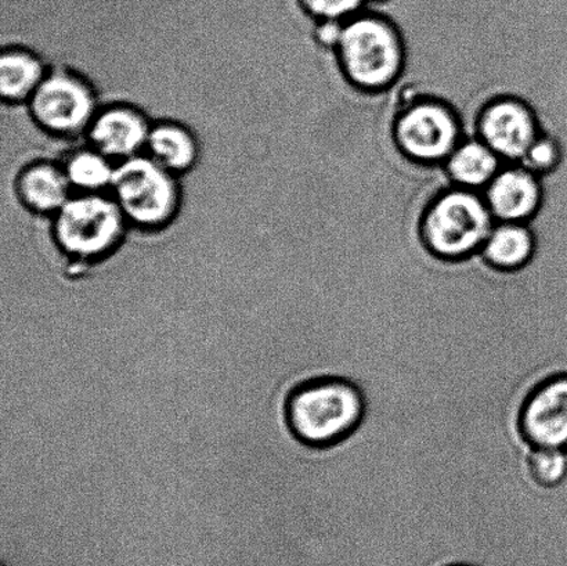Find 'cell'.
Wrapping results in <instances>:
<instances>
[{
    "label": "cell",
    "mask_w": 567,
    "mask_h": 566,
    "mask_svg": "<svg viewBox=\"0 0 567 566\" xmlns=\"http://www.w3.org/2000/svg\"><path fill=\"white\" fill-rule=\"evenodd\" d=\"M63 166L35 163L25 166L16 181V193L25 208L37 214H58L71 197Z\"/></svg>",
    "instance_id": "13"
},
{
    "label": "cell",
    "mask_w": 567,
    "mask_h": 566,
    "mask_svg": "<svg viewBox=\"0 0 567 566\" xmlns=\"http://www.w3.org/2000/svg\"><path fill=\"white\" fill-rule=\"evenodd\" d=\"M377 2H382V0H377Z\"/></svg>",
    "instance_id": "23"
},
{
    "label": "cell",
    "mask_w": 567,
    "mask_h": 566,
    "mask_svg": "<svg viewBox=\"0 0 567 566\" xmlns=\"http://www.w3.org/2000/svg\"><path fill=\"white\" fill-rule=\"evenodd\" d=\"M127 225L113 197L80 193L54 215L53 236L55 246L72 266L89 268L118 249Z\"/></svg>",
    "instance_id": "4"
},
{
    "label": "cell",
    "mask_w": 567,
    "mask_h": 566,
    "mask_svg": "<svg viewBox=\"0 0 567 566\" xmlns=\"http://www.w3.org/2000/svg\"><path fill=\"white\" fill-rule=\"evenodd\" d=\"M365 0H299L302 9L319 21H348L363 11Z\"/></svg>",
    "instance_id": "20"
},
{
    "label": "cell",
    "mask_w": 567,
    "mask_h": 566,
    "mask_svg": "<svg viewBox=\"0 0 567 566\" xmlns=\"http://www.w3.org/2000/svg\"><path fill=\"white\" fill-rule=\"evenodd\" d=\"M33 121L55 136L87 132L97 114V97L85 78L70 71L49 72L30 102Z\"/></svg>",
    "instance_id": "7"
},
{
    "label": "cell",
    "mask_w": 567,
    "mask_h": 566,
    "mask_svg": "<svg viewBox=\"0 0 567 566\" xmlns=\"http://www.w3.org/2000/svg\"><path fill=\"white\" fill-rule=\"evenodd\" d=\"M496 222L530 224L544 205L543 177L519 163H507L483 191Z\"/></svg>",
    "instance_id": "10"
},
{
    "label": "cell",
    "mask_w": 567,
    "mask_h": 566,
    "mask_svg": "<svg viewBox=\"0 0 567 566\" xmlns=\"http://www.w3.org/2000/svg\"><path fill=\"white\" fill-rule=\"evenodd\" d=\"M494 224L483 193L452 185L424 205L416 238L427 257L461 265L480 257Z\"/></svg>",
    "instance_id": "2"
},
{
    "label": "cell",
    "mask_w": 567,
    "mask_h": 566,
    "mask_svg": "<svg viewBox=\"0 0 567 566\" xmlns=\"http://www.w3.org/2000/svg\"><path fill=\"white\" fill-rule=\"evenodd\" d=\"M146 148L148 157L176 176L190 171L199 155L196 136L177 122H161L152 126Z\"/></svg>",
    "instance_id": "15"
},
{
    "label": "cell",
    "mask_w": 567,
    "mask_h": 566,
    "mask_svg": "<svg viewBox=\"0 0 567 566\" xmlns=\"http://www.w3.org/2000/svg\"><path fill=\"white\" fill-rule=\"evenodd\" d=\"M474 125L475 136L504 163H519L527 147L544 130L535 107L509 93L486 100L477 110Z\"/></svg>",
    "instance_id": "8"
},
{
    "label": "cell",
    "mask_w": 567,
    "mask_h": 566,
    "mask_svg": "<svg viewBox=\"0 0 567 566\" xmlns=\"http://www.w3.org/2000/svg\"><path fill=\"white\" fill-rule=\"evenodd\" d=\"M565 158L563 143L553 133L543 130L535 141L527 147L519 164L533 172V174L547 177L559 169Z\"/></svg>",
    "instance_id": "18"
},
{
    "label": "cell",
    "mask_w": 567,
    "mask_h": 566,
    "mask_svg": "<svg viewBox=\"0 0 567 566\" xmlns=\"http://www.w3.org/2000/svg\"><path fill=\"white\" fill-rule=\"evenodd\" d=\"M527 464L532 478L543 487H555L567 478V452L563 449L530 447Z\"/></svg>",
    "instance_id": "19"
},
{
    "label": "cell",
    "mask_w": 567,
    "mask_h": 566,
    "mask_svg": "<svg viewBox=\"0 0 567 566\" xmlns=\"http://www.w3.org/2000/svg\"><path fill=\"white\" fill-rule=\"evenodd\" d=\"M519 429L530 447L567 452V371L549 374L532 388L522 402Z\"/></svg>",
    "instance_id": "9"
},
{
    "label": "cell",
    "mask_w": 567,
    "mask_h": 566,
    "mask_svg": "<svg viewBox=\"0 0 567 566\" xmlns=\"http://www.w3.org/2000/svg\"><path fill=\"white\" fill-rule=\"evenodd\" d=\"M391 131L400 155L427 168L443 166L465 137L458 111L431 94L405 102L394 114Z\"/></svg>",
    "instance_id": "5"
},
{
    "label": "cell",
    "mask_w": 567,
    "mask_h": 566,
    "mask_svg": "<svg viewBox=\"0 0 567 566\" xmlns=\"http://www.w3.org/2000/svg\"><path fill=\"white\" fill-rule=\"evenodd\" d=\"M49 72L43 61L30 50L10 48L0 59V93L6 103L30 102Z\"/></svg>",
    "instance_id": "16"
},
{
    "label": "cell",
    "mask_w": 567,
    "mask_h": 566,
    "mask_svg": "<svg viewBox=\"0 0 567 566\" xmlns=\"http://www.w3.org/2000/svg\"><path fill=\"white\" fill-rule=\"evenodd\" d=\"M344 22L341 21H319L317 22L315 38L321 48L327 50L337 49L339 39H341Z\"/></svg>",
    "instance_id": "21"
},
{
    "label": "cell",
    "mask_w": 567,
    "mask_h": 566,
    "mask_svg": "<svg viewBox=\"0 0 567 566\" xmlns=\"http://www.w3.org/2000/svg\"><path fill=\"white\" fill-rule=\"evenodd\" d=\"M537 255L538 238L530 224L496 222L477 258L499 274H518L529 268Z\"/></svg>",
    "instance_id": "12"
},
{
    "label": "cell",
    "mask_w": 567,
    "mask_h": 566,
    "mask_svg": "<svg viewBox=\"0 0 567 566\" xmlns=\"http://www.w3.org/2000/svg\"><path fill=\"white\" fill-rule=\"evenodd\" d=\"M63 169L71 187L80 193H100L110 188L115 174L113 159L92 146L71 154Z\"/></svg>",
    "instance_id": "17"
},
{
    "label": "cell",
    "mask_w": 567,
    "mask_h": 566,
    "mask_svg": "<svg viewBox=\"0 0 567 566\" xmlns=\"http://www.w3.org/2000/svg\"><path fill=\"white\" fill-rule=\"evenodd\" d=\"M333 53L343 80L369 94L392 89L408 65V47L399 27L386 17L363 11L344 21Z\"/></svg>",
    "instance_id": "3"
},
{
    "label": "cell",
    "mask_w": 567,
    "mask_h": 566,
    "mask_svg": "<svg viewBox=\"0 0 567 566\" xmlns=\"http://www.w3.org/2000/svg\"><path fill=\"white\" fill-rule=\"evenodd\" d=\"M364 393L353 381L328 374L300 375L284 391L280 420L284 431L306 449L339 445L363 423Z\"/></svg>",
    "instance_id": "1"
},
{
    "label": "cell",
    "mask_w": 567,
    "mask_h": 566,
    "mask_svg": "<svg viewBox=\"0 0 567 566\" xmlns=\"http://www.w3.org/2000/svg\"><path fill=\"white\" fill-rule=\"evenodd\" d=\"M176 175L148 155L121 161L115 166L111 192L127 224L144 230L163 229L181 207Z\"/></svg>",
    "instance_id": "6"
},
{
    "label": "cell",
    "mask_w": 567,
    "mask_h": 566,
    "mask_svg": "<svg viewBox=\"0 0 567 566\" xmlns=\"http://www.w3.org/2000/svg\"><path fill=\"white\" fill-rule=\"evenodd\" d=\"M442 566H480V565H474V564H468V563H453V564H446V565H442Z\"/></svg>",
    "instance_id": "22"
},
{
    "label": "cell",
    "mask_w": 567,
    "mask_h": 566,
    "mask_svg": "<svg viewBox=\"0 0 567 566\" xmlns=\"http://www.w3.org/2000/svg\"><path fill=\"white\" fill-rule=\"evenodd\" d=\"M505 164L485 142L472 136L458 143L443 164V169L453 186L483 193Z\"/></svg>",
    "instance_id": "14"
},
{
    "label": "cell",
    "mask_w": 567,
    "mask_h": 566,
    "mask_svg": "<svg viewBox=\"0 0 567 566\" xmlns=\"http://www.w3.org/2000/svg\"><path fill=\"white\" fill-rule=\"evenodd\" d=\"M150 131L152 125L141 110L116 104L99 110L86 133L92 147L121 163L141 154Z\"/></svg>",
    "instance_id": "11"
}]
</instances>
